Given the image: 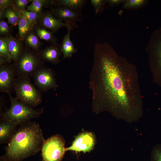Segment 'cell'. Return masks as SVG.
<instances>
[{
    "instance_id": "obj_1",
    "label": "cell",
    "mask_w": 161,
    "mask_h": 161,
    "mask_svg": "<svg viewBox=\"0 0 161 161\" xmlns=\"http://www.w3.org/2000/svg\"><path fill=\"white\" fill-rule=\"evenodd\" d=\"M94 55L89 82L93 110L108 111L129 123L137 120L142 114L141 103L133 96L125 73L133 66L107 42L97 43Z\"/></svg>"
},
{
    "instance_id": "obj_2",
    "label": "cell",
    "mask_w": 161,
    "mask_h": 161,
    "mask_svg": "<svg viewBox=\"0 0 161 161\" xmlns=\"http://www.w3.org/2000/svg\"><path fill=\"white\" fill-rule=\"evenodd\" d=\"M45 140L38 123H24L19 125L2 156L7 161H21L41 150Z\"/></svg>"
},
{
    "instance_id": "obj_3",
    "label": "cell",
    "mask_w": 161,
    "mask_h": 161,
    "mask_svg": "<svg viewBox=\"0 0 161 161\" xmlns=\"http://www.w3.org/2000/svg\"><path fill=\"white\" fill-rule=\"evenodd\" d=\"M9 95L11 106L3 114V118L19 125L38 117L43 113V108L34 109Z\"/></svg>"
},
{
    "instance_id": "obj_4",
    "label": "cell",
    "mask_w": 161,
    "mask_h": 161,
    "mask_svg": "<svg viewBox=\"0 0 161 161\" xmlns=\"http://www.w3.org/2000/svg\"><path fill=\"white\" fill-rule=\"evenodd\" d=\"M18 100L32 107L41 101V94L32 84L28 77H19L14 80L13 84Z\"/></svg>"
},
{
    "instance_id": "obj_5",
    "label": "cell",
    "mask_w": 161,
    "mask_h": 161,
    "mask_svg": "<svg viewBox=\"0 0 161 161\" xmlns=\"http://www.w3.org/2000/svg\"><path fill=\"white\" fill-rule=\"evenodd\" d=\"M65 140L58 134L45 140L41 149L43 161H61L65 152Z\"/></svg>"
},
{
    "instance_id": "obj_6",
    "label": "cell",
    "mask_w": 161,
    "mask_h": 161,
    "mask_svg": "<svg viewBox=\"0 0 161 161\" xmlns=\"http://www.w3.org/2000/svg\"><path fill=\"white\" fill-rule=\"evenodd\" d=\"M146 49L152 69L161 77V26L152 32Z\"/></svg>"
},
{
    "instance_id": "obj_7",
    "label": "cell",
    "mask_w": 161,
    "mask_h": 161,
    "mask_svg": "<svg viewBox=\"0 0 161 161\" xmlns=\"http://www.w3.org/2000/svg\"><path fill=\"white\" fill-rule=\"evenodd\" d=\"M16 71L19 77H28L41 68L42 62L37 55L29 51L22 52L16 61Z\"/></svg>"
},
{
    "instance_id": "obj_8",
    "label": "cell",
    "mask_w": 161,
    "mask_h": 161,
    "mask_svg": "<svg viewBox=\"0 0 161 161\" xmlns=\"http://www.w3.org/2000/svg\"><path fill=\"white\" fill-rule=\"evenodd\" d=\"M51 12L57 18L62 21H64L67 25V29L71 31L78 28L77 22L82 20L81 13L78 12L64 7H52Z\"/></svg>"
},
{
    "instance_id": "obj_9",
    "label": "cell",
    "mask_w": 161,
    "mask_h": 161,
    "mask_svg": "<svg viewBox=\"0 0 161 161\" xmlns=\"http://www.w3.org/2000/svg\"><path fill=\"white\" fill-rule=\"evenodd\" d=\"M33 75L35 84L41 90L55 89L57 87L54 72L51 69L41 67Z\"/></svg>"
},
{
    "instance_id": "obj_10",
    "label": "cell",
    "mask_w": 161,
    "mask_h": 161,
    "mask_svg": "<svg viewBox=\"0 0 161 161\" xmlns=\"http://www.w3.org/2000/svg\"><path fill=\"white\" fill-rule=\"evenodd\" d=\"M95 143V138L92 133L82 132L76 137L71 146L65 148V151H72L76 152L83 151L85 153L91 151Z\"/></svg>"
},
{
    "instance_id": "obj_11",
    "label": "cell",
    "mask_w": 161,
    "mask_h": 161,
    "mask_svg": "<svg viewBox=\"0 0 161 161\" xmlns=\"http://www.w3.org/2000/svg\"><path fill=\"white\" fill-rule=\"evenodd\" d=\"M38 22L43 28L49 30L53 33L63 27H67L65 23L55 17L51 11L42 13Z\"/></svg>"
},
{
    "instance_id": "obj_12",
    "label": "cell",
    "mask_w": 161,
    "mask_h": 161,
    "mask_svg": "<svg viewBox=\"0 0 161 161\" xmlns=\"http://www.w3.org/2000/svg\"><path fill=\"white\" fill-rule=\"evenodd\" d=\"M19 125L4 118L0 120V143H8L17 131Z\"/></svg>"
},
{
    "instance_id": "obj_13",
    "label": "cell",
    "mask_w": 161,
    "mask_h": 161,
    "mask_svg": "<svg viewBox=\"0 0 161 161\" xmlns=\"http://www.w3.org/2000/svg\"><path fill=\"white\" fill-rule=\"evenodd\" d=\"M14 71L11 67L6 65L1 66L0 89L1 91L9 92L14 81Z\"/></svg>"
},
{
    "instance_id": "obj_14",
    "label": "cell",
    "mask_w": 161,
    "mask_h": 161,
    "mask_svg": "<svg viewBox=\"0 0 161 161\" xmlns=\"http://www.w3.org/2000/svg\"><path fill=\"white\" fill-rule=\"evenodd\" d=\"M61 52L57 45L53 44L41 50L39 56L43 60L56 65L61 61Z\"/></svg>"
},
{
    "instance_id": "obj_15",
    "label": "cell",
    "mask_w": 161,
    "mask_h": 161,
    "mask_svg": "<svg viewBox=\"0 0 161 161\" xmlns=\"http://www.w3.org/2000/svg\"><path fill=\"white\" fill-rule=\"evenodd\" d=\"M18 11L19 19L18 22V40H25L27 36L33 31L34 25L15 7Z\"/></svg>"
},
{
    "instance_id": "obj_16",
    "label": "cell",
    "mask_w": 161,
    "mask_h": 161,
    "mask_svg": "<svg viewBox=\"0 0 161 161\" xmlns=\"http://www.w3.org/2000/svg\"><path fill=\"white\" fill-rule=\"evenodd\" d=\"M87 2L86 0H57L52 1V6L63 7L81 13Z\"/></svg>"
},
{
    "instance_id": "obj_17",
    "label": "cell",
    "mask_w": 161,
    "mask_h": 161,
    "mask_svg": "<svg viewBox=\"0 0 161 161\" xmlns=\"http://www.w3.org/2000/svg\"><path fill=\"white\" fill-rule=\"evenodd\" d=\"M7 39L10 60L16 61L22 53V44L20 41L11 35L7 37Z\"/></svg>"
},
{
    "instance_id": "obj_18",
    "label": "cell",
    "mask_w": 161,
    "mask_h": 161,
    "mask_svg": "<svg viewBox=\"0 0 161 161\" xmlns=\"http://www.w3.org/2000/svg\"><path fill=\"white\" fill-rule=\"evenodd\" d=\"M67 30V33L64 36L60 46V51L63 55V58L71 57L73 54L76 53L77 49L70 39V33L71 30Z\"/></svg>"
},
{
    "instance_id": "obj_19",
    "label": "cell",
    "mask_w": 161,
    "mask_h": 161,
    "mask_svg": "<svg viewBox=\"0 0 161 161\" xmlns=\"http://www.w3.org/2000/svg\"><path fill=\"white\" fill-rule=\"evenodd\" d=\"M34 27L36 35L41 39L47 41L52 42L53 44L59 46L57 43V39L52 32L38 26H36Z\"/></svg>"
},
{
    "instance_id": "obj_20",
    "label": "cell",
    "mask_w": 161,
    "mask_h": 161,
    "mask_svg": "<svg viewBox=\"0 0 161 161\" xmlns=\"http://www.w3.org/2000/svg\"><path fill=\"white\" fill-rule=\"evenodd\" d=\"M47 4L52 6V1L32 0V3L27 7L26 10L28 11L34 12L41 16L43 7Z\"/></svg>"
},
{
    "instance_id": "obj_21",
    "label": "cell",
    "mask_w": 161,
    "mask_h": 161,
    "mask_svg": "<svg viewBox=\"0 0 161 161\" xmlns=\"http://www.w3.org/2000/svg\"><path fill=\"white\" fill-rule=\"evenodd\" d=\"M4 17L7 19L8 22L13 26L18 24L19 19L18 11L15 7H8L4 10Z\"/></svg>"
},
{
    "instance_id": "obj_22",
    "label": "cell",
    "mask_w": 161,
    "mask_h": 161,
    "mask_svg": "<svg viewBox=\"0 0 161 161\" xmlns=\"http://www.w3.org/2000/svg\"><path fill=\"white\" fill-rule=\"evenodd\" d=\"M148 3V1L145 0H125L122 8L127 10L136 9L145 6Z\"/></svg>"
},
{
    "instance_id": "obj_23",
    "label": "cell",
    "mask_w": 161,
    "mask_h": 161,
    "mask_svg": "<svg viewBox=\"0 0 161 161\" xmlns=\"http://www.w3.org/2000/svg\"><path fill=\"white\" fill-rule=\"evenodd\" d=\"M27 45L34 50L37 51L40 45V41L37 35L32 31L26 37L25 40Z\"/></svg>"
},
{
    "instance_id": "obj_24",
    "label": "cell",
    "mask_w": 161,
    "mask_h": 161,
    "mask_svg": "<svg viewBox=\"0 0 161 161\" xmlns=\"http://www.w3.org/2000/svg\"><path fill=\"white\" fill-rule=\"evenodd\" d=\"M17 9L30 21L34 26L38 22L41 16L38 14L33 12L27 10H26Z\"/></svg>"
},
{
    "instance_id": "obj_25",
    "label": "cell",
    "mask_w": 161,
    "mask_h": 161,
    "mask_svg": "<svg viewBox=\"0 0 161 161\" xmlns=\"http://www.w3.org/2000/svg\"><path fill=\"white\" fill-rule=\"evenodd\" d=\"M0 57L10 60L7 44V37H0Z\"/></svg>"
},
{
    "instance_id": "obj_26",
    "label": "cell",
    "mask_w": 161,
    "mask_h": 161,
    "mask_svg": "<svg viewBox=\"0 0 161 161\" xmlns=\"http://www.w3.org/2000/svg\"><path fill=\"white\" fill-rule=\"evenodd\" d=\"M91 5L94 7L95 14L103 11L104 9L106 0H90Z\"/></svg>"
},
{
    "instance_id": "obj_27",
    "label": "cell",
    "mask_w": 161,
    "mask_h": 161,
    "mask_svg": "<svg viewBox=\"0 0 161 161\" xmlns=\"http://www.w3.org/2000/svg\"><path fill=\"white\" fill-rule=\"evenodd\" d=\"M151 161H161V143L155 145L152 150Z\"/></svg>"
},
{
    "instance_id": "obj_28",
    "label": "cell",
    "mask_w": 161,
    "mask_h": 161,
    "mask_svg": "<svg viewBox=\"0 0 161 161\" xmlns=\"http://www.w3.org/2000/svg\"><path fill=\"white\" fill-rule=\"evenodd\" d=\"M32 1L30 0H16L13 1L15 7L19 10H26V8L28 4Z\"/></svg>"
},
{
    "instance_id": "obj_29",
    "label": "cell",
    "mask_w": 161,
    "mask_h": 161,
    "mask_svg": "<svg viewBox=\"0 0 161 161\" xmlns=\"http://www.w3.org/2000/svg\"><path fill=\"white\" fill-rule=\"evenodd\" d=\"M9 28L7 23L1 20L0 21V33L2 35H7L9 33Z\"/></svg>"
},
{
    "instance_id": "obj_30",
    "label": "cell",
    "mask_w": 161,
    "mask_h": 161,
    "mask_svg": "<svg viewBox=\"0 0 161 161\" xmlns=\"http://www.w3.org/2000/svg\"><path fill=\"white\" fill-rule=\"evenodd\" d=\"M13 1L10 0H0V9L4 11L7 8L12 7Z\"/></svg>"
},
{
    "instance_id": "obj_31",
    "label": "cell",
    "mask_w": 161,
    "mask_h": 161,
    "mask_svg": "<svg viewBox=\"0 0 161 161\" xmlns=\"http://www.w3.org/2000/svg\"><path fill=\"white\" fill-rule=\"evenodd\" d=\"M124 1L123 0H106V2L109 7H113L123 3Z\"/></svg>"
},
{
    "instance_id": "obj_32",
    "label": "cell",
    "mask_w": 161,
    "mask_h": 161,
    "mask_svg": "<svg viewBox=\"0 0 161 161\" xmlns=\"http://www.w3.org/2000/svg\"><path fill=\"white\" fill-rule=\"evenodd\" d=\"M5 17L4 11L0 9V18L2 19Z\"/></svg>"
},
{
    "instance_id": "obj_33",
    "label": "cell",
    "mask_w": 161,
    "mask_h": 161,
    "mask_svg": "<svg viewBox=\"0 0 161 161\" xmlns=\"http://www.w3.org/2000/svg\"><path fill=\"white\" fill-rule=\"evenodd\" d=\"M0 161H7L2 156L0 157Z\"/></svg>"
}]
</instances>
